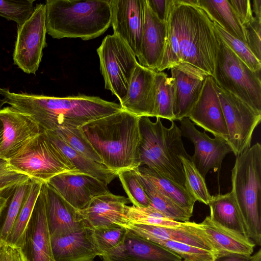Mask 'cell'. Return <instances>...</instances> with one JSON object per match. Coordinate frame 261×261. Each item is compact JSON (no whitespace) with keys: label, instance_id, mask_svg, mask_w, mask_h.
<instances>
[{"label":"cell","instance_id":"6da1fadb","mask_svg":"<svg viewBox=\"0 0 261 261\" xmlns=\"http://www.w3.org/2000/svg\"><path fill=\"white\" fill-rule=\"evenodd\" d=\"M166 26L164 51L156 72L186 65L212 76L218 39L204 11L189 0H170Z\"/></svg>","mask_w":261,"mask_h":261},{"label":"cell","instance_id":"7a4b0ae2","mask_svg":"<svg viewBox=\"0 0 261 261\" xmlns=\"http://www.w3.org/2000/svg\"><path fill=\"white\" fill-rule=\"evenodd\" d=\"M9 106L30 115L41 131L59 127L80 128L86 123L122 110L120 104L99 97L79 95L54 97L7 90Z\"/></svg>","mask_w":261,"mask_h":261},{"label":"cell","instance_id":"3957f363","mask_svg":"<svg viewBox=\"0 0 261 261\" xmlns=\"http://www.w3.org/2000/svg\"><path fill=\"white\" fill-rule=\"evenodd\" d=\"M139 117L124 110L80 127L106 166L116 172L140 166Z\"/></svg>","mask_w":261,"mask_h":261},{"label":"cell","instance_id":"277c9868","mask_svg":"<svg viewBox=\"0 0 261 261\" xmlns=\"http://www.w3.org/2000/svg\"><path fill=\"white\" fill-rule=\"evenodd\" d=\"M45 6L47 33L54 39L89 40L111 25L108 0H48Z\"/></svg>","mask_w":261,"mask_h":261},{"label":"cell","instance_id":"5b68a950","mask_svg":"<svg viewBox=\"0 0 261 261\" xmlns=\"http://www.w3.org/2000/svg\"><path fill=\"white\" fill-rule=\"evenodd\" d=\"M167 128L161 118L152 122L149 117H139L140 166L153 170L159 174L185 187L181 156L190 158L186 152L179 127L174 121Z\"/></svg>","mask_w":261,"mask_h":261},{"label":"cell","instance_id":"8992f818","mask_svg":"<svg viewBox=\"0 0 261 261\" xmlns=\"http://www.w3.org/2000/svg\"><path fill=\"white\" fill-rule=\"evenodd\" d=\"M231 193L248 237L261 246V145L256 143L236 156Z\"/></svg>","mask_w":261,"mask_h":261},{"label":"cell","instance_id":"52a82bcc","mask_svg":"<svg viewBox=\"0 0 261 261\" xmlns=\"http://www.w3.org/2000/svg\"><path fill=\"white\" fill-rule=\"evenodd\" d=\"M14 170L42 183L63 173H81L41 131L7 160Z\"/></svg>","mask_w":261,"mask_h":261},{"label":"cell","instance_id":"ba28073f","mask_svg":"<svg viewBox=\"0 0 261 261\" xmlns=\"http://www.w3.org/2000/svg\"><path fill=\"white\" fill-rule=\"evenodd\" d=\"M216 32L218 46L212 76L214 82L221 88L261 112L260 75L250 69Z\"/></svg>","mask_w":261,"mask_h":261},{"label":"cell","instance_id":"9c48e42d","mask_svg":"<svg viewBox=\"0 0 261 261\" xmlns=\"http://www.w3.org/2000/svg\"><path fill=\"white\" fill-rule=\"evenodd\" d=\"M105 88L121 102L126 95L130 79L138 62L127 44L118 35L106 36L97 49Z\"/></svg>","mask_w":261,"mask_h":261},{"label":"cell","instance_id":"30bf717a","mask_svg":"<svg viewBox=\"0 0 261 261\" xmlns=\"http://www.w3.org/2000/svg\"><path fill=\"white\" fill-rule=\"evenodd\" d=\"M46 33L45 4H39L30 17L17 25L13 59L24 72L36 74L47 45Z\"/></svg>","mask_w":261,"mask_h":261},{"label":"cell","instance_id":"8fae6325","mask_svg":"<svg viewBox=\"0 0 261 261\" xmlns=\"http://www.w3.org/2000/svg\"><path fill=\"white\" fill-rule=\"evenodd\" d=\"M215 84L228 132L227 142L237 156L251 146L253 133L261 120V112Z\"/></svg>","mask_w":261,"mask_h":261},{"label":"cell","instance_id":"7c38bea8","mask_svg":"<svg viewBox=\"0 0 261 261\" xmlns=\"http://www.w3.org/2000/svg\"><path fill=\"white\" fill-rule=\"evenodd\" d=\"M179 122L181 136L194 144V153L191 160L202 177L205 178L211 170L219 171L225 156L232 152L227 140L218 136L210 138L205 132L196 128L188 117L179 120Z\"/></svg>","mask_w":261,"mask_h":261},{"label":"cell","instance_id":"4fadbf2b","mask_svg":"<svg viewBox=\"0 0 261 261\" xmlns=\"http://www.w3.org/2000/svg\"><path fill=\"white\" fill-rule=\"evenodd\" d=\"M3 138L0 158L7 160L41 132L38 123L29 114L11 106L0 109Z\"/></svg>","mask_w":261,"mask_h":261},{"label":"cell","instance_id":"5bb4252c","mask_svg":"<svg viewBox=\"0 0 261 261\" xmlns=\"http://www.w3.org/2000/svg\"><path fill=\"white\" fill-rule=\"evenodd\" d=\"M125 227L137 236L151 242L175 241L210 251L216 256L219 254L200 223L189 221L171 227L128 223Z\"/></svg>","mask_w":261,"mask_h":261},{"label":"cell","instance_id":"9a60e30c","mask_svg":"<svg viewBox=\"0 0 261 261\" xmlns=\"http://www.w3.org/2000/svg\"><path fill=\"white\" fill-rule=\"evenodd\" d=\"M111 25L138 58L140 54L145 0H111Z\"/></svg>","mask_w":261,"mask_h":261},{"label":"cell","instance_id":"2e32d148","mask_svg":"<svg viewBox=\"0 0 261 261\" xmlns=\"http://www.w3.org/2000/svg\"><path fill=\"white\" fill-rule=\"evenodd\" d=\"M46 183L78 210L86 207L94 197L109 192L106 184L83 173H61Z\"/></svg>","mask_w":261,"mask_h":261},{"label":"cell","instance_id":"e0dca14e","mask_svg":"<svg viewBox=\"0 0 261 261\" xmlns=\"http://www.w3.org/2000/svg\"><path fill=\"white\" fill-rule=\"evenodd\" d=\"M21 249L27 261H55L46 221L45 183L42 185Z\"/></svg>","mask_w":261,"mask_h":261},{"label":"cell","instance_id":"ac0fdd59","mask_svg":"<svg viewBox=\"0 0 261 261\" xmlns=\"http://www.w3.org/2000/svg\"><path fill=\"white\" fill-rule=\"evenodd\" d=\"M188 118L205 131L227 141L228 132L216 84L212 76L205 77L200 96Z\"/></svg>","mask_w":261,"mask_h":261},{"label":"cell","instance_id":"d6986e66","mask_svg":"<svg viewBox=\"0 0 261 261\" xmlns=\"http://www.w3.org/2000/svg\"><path fill=\"white\" fill-rule=\"evenodd\" d=\"M171 69L173 80V113L175 120L188 117L201 93L207 76L195 68L179 65Z\"/></svg>","mask_w":261,"mask_h":261},{"label":"cell","instance_id":"ffe728a7","mask_svg":"<svg viewBox=\"0 0 261 261\" xmlns=\"http://www.w3.org/2000/svg\"><path fill=\"white\" fill-rule=\"evenodd\" d=\"M129 200L110 191L93 198L88 205L79 212L86 227L93 229L121 226L128 224L124 208Z\"/></svg>","mask_w":261,"mask_h":261},{"label":"cell","instance_id":"44dd1931","mask_svg":"<svg viewBox=\"0 0 261 261\" xmlns=\"http://www.w3.org/2000/svg\"><path fill=\"white\" fill-rule=\"evenodd\" d=\"M103 261H181L176 254L127 230L123 241L102 256Z\"/></svg>","mask_w":261,"mask_h":261},{"label":"cell","instance_id":"7402d4cb","mask_svg":"<svg viewBox=\"0 0 261 261\" xmlns=\"http://www.w3.org/2000/svg\"><path fill=\"white\" fill-rule=\"evenodd\" d=\"M156 72L138 63L126 95L120 102L122 110L136 116L153 117Z\"/></svg>","mask_w":261,"mask_h":261},{"label":"cell","instance_id":"603a6c76","mask_svg":"<svg viewBox=\"0 0 261 261\" xmlns=\"http://www.w3.org/2000/svg\"><path fill=\"white\" fill-rule=\"evenodd\" d=\"M55 261H93L102 256L94 235V229L85 227L69 234L50 237Z\"/></svg>","mask_w":261,"mask_h":261},{"label":"cell","instance_id":"cb8c5ba5","mask_svg":"<svg viewBox=\"0 0 261 261\" xmlns=\"http://www.w3.org/2000/svg\"><path fill=\"white\" fill-rule=\"evenodd\" d=\"M167 35L166 22L161 21L145 0L144 22L139 64L155 72L163 56Z\"/></svg>","mask_w":261,"mask_h":261},{"label":"cell","instance_id":"d4e9b609","mask_svg":"<svg viewBox=\"0 0 261 261\" xmlns=\"http://www.w3.org/2000/svg\"><path fill=\"white\" fill-rule=\"evenodd\" d=\"M45 210L50 237L66 235L86 227L79 210L45 183Z\"/></svg>","mask_w":261,"mask_h":261},{"label":"cell","instance_id":"484cf974","mask_svg":"<svg viewBox=\"0 0 261 261\" xmlns=\"http://www.w3.org/2000/svg\"><path fill=\"white\" fill-rule=\"evenodd\" d=\"M200 224L215 245L218 254L235 253L252 255L255 245L248 237L222 226L209 216Z\"/></svg>","mask_w":261,"mask_h":261},{"label":"cell","instance_id":"4316f807","mask_svg":"<svg viewBox=\"0 0 261 261\" xmlns=\"http://www.w3.org/2000/svg\"><path fill=\"white\" fill-rule=\"evenodd\" d=\"M42 132L59 148L80 172L90 175L107 185L117 176V172L110 169L104 164L94 161L73 149L54 131L43 130Z\"/></svg>","mask_w":261,"mask_h":261},{"label":"cell","instance_id":"83f0119b","mask_svg":"<svg viewBox=\"0 0 261 261\" xmlns=\"http://www.w3.org/2000/svg\"><path fill=\"white\" fill-rule=\"evenodd\" d=\"M197 6L211 21L247 45L245 30L228 0H197Z\"/></svg>","mask_w":261,"mask_h":261},{"label":"cell","instance_id":"f1b7e54d","mask_svg":"<svg viewBox=\"0 0 261 261\" xmlns=\"http://www.w3.org/2000/svg\"><path fill=\"white\" fill-rule=\"evenodd\" d=\"M208 205L210 208L209 216L213 220L248 237L238 205L231 191L224 194L212 196Z\"/></svg>","mask_w":261,"mask_h":261},{"label":"cell","instance_id":"f546056e","mask_svg":"<svg viewBox=\"0 0 261 261\" xmlns=\"http://www.w3.org/2000/svg\"><path fill=\"white\" fill-rule=\"evenodd\" d=\"M139 174L149 181L159 192L193 215L196 199L185 187L162 176L152 169L142 166L138 168Z\"/></svg>","mask_w":261,"mask_h":261},{"label":"cell","instance_id":"4dcf8cb0","mask_svg":"<svg viewBox=\"0 0 261 261\" xmlns=\"http://www.w3.org/2000/svg\"><path fill=\"white\" fill-rule=\"evenodd\" d=\"M43 183L30 179V185L22 206L6 241L12 246L21 248L27 226Z\"/></svg>","mask_w":261,"mask_h":261},{"label":"cell","instance_id":"1f68e13d","mask_svg":"<svg viewBox=\"0 0 261 261\" xmlns=\"http://www.w3.org/2000/svg\"><path fill=\"white\" fill-rule=\"evenodd\" d=\"M173 80L164 72H156L153 117L175 121L173 113Z\"/></svg>","mask_w":261,"mask_h":261},{"label":"cell","instance_id":"d6a6232c","mask_svg":"<svg viewBox=\"0 0 261 261\" xmlns=\"http://www.w3.org/2000/svg\"><path fill=\"white\" fill-rule=\"evenodd\" d=\"M139 176L140 181L149 198L151 206L167 217L175 221L181 222L190 221L192 215L162 194L140 174Z\"/></svg>","mask_w":261,"mask_h":261},{"label":"cell","instance_id":"836d02e7","mask_svg":"<svg viewBox=\"0 0 261 261\" xmlns=\"http://www.w3.org/2000/svg\"><path fill=\"white\" fill-rule=\"evenodd\" d=\"M124 215L128 223L171 227L182 223L167 217L151 205L143 207L126 205Z\"/></svg>","mask_w":261,"mask_h":261},{"label":"cell","instance_id":"e575fe53","mask_svg":"<svg viewBox=\"0 0 261 261\" xmlns=\"http://www.w3.org/2000/svg\"><path fill=\"white\" fill-rule=\"evenodd\" d=\"M185 178V187L196 201L208 205L212 196L207 188L205 179L190 158L180 157Z\"/></svg>","mask_w":261,"mask_h":261},{"label":"cell","instance_id":"d590c367","mask_svg":"<svg viewBox=\"0 0 261 261\" xmlns=\"http://www.w3.org/2000/svg\"><path fill=\"white\" fill-rule=\"evenodd\" d=\"M117 176L133 205L143 207L151 205L140 181L138 168L120 170L118 172Z\"/></svg>","mask_w":261,"mask_h":261},{"label":"cell","instance_id":"8d00e7d4","mask_svg":"<svg viewBox=\"0 0 261 261\" xmlns=\"http://www.w3.org/2000/svg\"><path fill=\"white\" fill-rule=\"evenodd\" d=\"M53 131L76 151L94 161L102 164L101 158L80 128L62 126Z\"/></svg>","mask_w":261,"mask_h":261},{"label":"cell","instance_id":"74e56055","mask_svg":"<svg viewBox=\"0 0 261 261\" xmlns=\"http://www.w3.org/2000/svg\"><path fill=\"white\" fill-rule=\"evenodd\" d=\"M213 24L219 35L233 53L254 72L260 75L261 61L247 45L229 34L215 22Z\"/></svg>","mask_w":261,"mask_h":261},{"label":"cell","instance_id":"f35d334b","mask_svg":"<svg viewBox=\"0 0 261 261\" xmlns=\"http://www.w3.org/2000/svg\"><path fill=\"white\" fill-rule=\"evenodd\" d=\"M30 179L18 185L14 191L3 222L0 226V241H6L29 190Z\"/></svg>","mask_w":261,"mask_h":261},{"label":"cell","instance_id":"ab89813d","mask_svg":"<svg viewBox=\"0 0 261 261\" xmlns=\"http://www.w3.org/2000/svg\"><path fill=\"white\" fill-rule=\"evenodd\" d=\"M152 242L176 254L182 260L187 261H211L216 257L210 251L178 242L155 240Z\"/></svg>","mask_w":261,"mask_h":261},{"label":"cell","instance_id":"60d3db41","mask_svg":"<svg viewBox=\"0 0 261 261\" xmlns=\"http://www.w3.org/2000/svg\"><path fill=\"white\" fill-rule=\"evenodd\" d=\"M34 2V0H0V16L21 25L33 13Z\"/></svg>","mask_w":261,"mask_h":261},{"label":"cell","instance_id":"b9f144b4","mask_svg":"<svg viewBox=\"0 0 261 261\" xmlns=\"http://www.w3.org/2000/svg\"><path fill=\"white\" fill-rule=\"evenodd\" d=\"M93 229L95 239L102 255L119 245L123 241L127 231L125 227L121 226Z\"/></svg>","mask_w":261,"mask_h":261},{"label":"cell","instance_id":"7bdbcfd3","mask_svg":"<svg viewBox=\"0 0 261 261\" xmlns=\"http://www.w3.org/2000/svg\"><path fill=\"white\" fill-rule=\"evenodd\" d=\"M28 175L13 170L9 165L0 167V193L14 190L18 185L29 180Z\"/></svg>","mask_w":261,"mask_h":261},{"label":"cell","instance_id":"ee69618b","mask_svg":"<svg viewBox=\"0 0 261 261\" xmlns=\"http://www.w3.org/2000/svg\"><path fill=\"white\" fill-rule=\"evenodd\" d=\"M244 28L245 30L247 46L255 57L261 61V20L253 17Z\"/></svg>","mask_w":261,"mask_h":261},{"label":"cell","instance_id":"f6af8a7d","mask_svg":"<svg viewBox=\"0 0 261 261\" xmlns=\"http://www.w3.org/2000/svg\"><path fill=\"white\" fill-rule=\"evenodd\" d=\"M243 27L253 18L251 1L248 0H228Z\"/></svg>","mask_w":261,"mask_h":261},{"label":"cell","instance_id":"bcb514c9","mask_svg":"<svg viewBox=\"0 0 261 261\" xmlns=\"http://www.w3.org/2000/svg\"><path fill=\"white\" fill-rule=\"evenodd\" d=\"M0 261H27L20 248L0 241Z\"/></svg>","mask_w":261,"mask_h":261},{"label":"cell","instance_id":"7dc6e473","mask_svg":"<svg viewBox=\"0 0 261 261\" xmlns=\"http://www.w3.org/2000/svg\"><path fill=\"white\" fill-rule=\"evenodd\" d=\"M151 10L162 21L166 22L170 0H147Z\"/></svg>","mask_w":261,"mask_h":261},{"label":"cell","instance_id":"c3c4849f","mask_svg":"<svg viewBox=\"0 0 261 261\" xmlns=\"http://www.w3.org/2000/svg\"><path fill=\"white\" fill-rule=\"evenodd\" d=\"M251 256L235 253L221 254L214 261H250Z\"/></svg>","mask_w":261,"mask_h":261},{"label":"cell","instance_id":"681fc988","mask_svg":"<svg viewBox=\"0 0 261 261\" xmlns=\"http://www.w3.org/2000/svg\"><path fill=\"white\" fill-rule=\"evenodd\" d=\"M251 8L252 12L254 14V17L261 20V0H253Z\"/></svg>","mask_w":261,"mask_h":261},{"label":"cell","instance_id":"f907efd6","mask_svg":"<svg viewBox=\"0 0 261 261\" xmlns=\"http://www.w3.org/2000/svg\"><path fill=\"white\" fill-rule=\"evenodd\" d=\"M7 102V89L0 87V109Z\"/></svg>","mask_w":261,"mask_h":261},{"label":"cell","instance_id":"816d5d0a","mask_svg":"<svg viewBox=\"0 0 261 261\" xmlns=\"http://www.w3.org/2000/svg\"><path fill=\"white\" fill-rule=\"evenodd\" d=\"M8 202V198L3 196H0V217L6 207Z\"/></svg>","mask_w":261,"mask_h":261},{"label":"cell","instance_id":"f5cc1de1","mask_svg":"<svg viewBox=\"0 0 261 261\" xmlns=\"http://www.w3.org/2000/svg\"><path fill=\"white\" fill-rule=\"evenodd\" d=\"M250 261H261V249L251 255Z\"/></svg>","mask_w":261,"mask_h":261},{"label":"cell","instance_id":"db71d44e","mask_svg":"<svg viewBox=\"0 0 261 261\" xmlns=\"http://www.w3.org/2000/svg\"><path fill=\"white\" fill-rule=\"evenodd\" d=\"M9 166L7 160L0 159V167Z\"/></svg>","mask_w":261,"mask_h":261},{"label":"cell","instance_id":"11a10c76","mask_svg":"<svg viewBox=\"0 0 261 261\" xmlns=\"http://www.w3.org/2000/svg\"><path fill=\"white\" fill-rule=\"evenodd\" d=\"M3 124H2V122L0 121V147H1L2 138H3Z\"/></svg>","mask_w":261,"mask_h":261},{"label":"cell","instance_id":"9f6ffc18","mask_svg":"<svg viewBox=\"0 0 261 261\" xmlns=\"http://www.w3.org/2000/svg\"><path fill=\"white\" fill-rule=\"evenodd\" d=\"M181 261H187V260H181Z\"/></svg>","mask_w":261,"mask_h":261},{"label":"cell","instance_id":"6f0895ef","mask_svg":"<svg viewBox=\"0 0 261 261\" xmlns=\"http://www.w3.org/2000/svg\"><path fill=\"white\" fill-rule=\"evenodd\" d=\"M214 259H213V260H211V261H214Z\"/></svg>","mask_w":261,"mask_h":261}]
</instances>
